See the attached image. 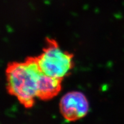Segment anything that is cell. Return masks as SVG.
<instances>
[{
  "mask_svg": "<svg viewBox=\"0 0 124 124\" xmlns=\"http://www.w3.org/2000/svg\"><path fill=\"white\" fill-rule=\"evenodd\" d=\"M41 72L35 56L8 64L5 71L7 91L24 108H29L35 105Z\"/></svg>",
  "mask_w": 124,
  "mask_h": 124,
  "instance_id": "cell-1",
  "label": "cell"
},
{
  "mask_svg": "<svg viewBox=\"0 0 124 124\" xmlns=\"http://www.w3.org/2000/svg\"><path fill=\"white\" fill-rule=\"evenodd\" d=\"M74 56L72 54L63 50L56 40L46 38L41 53L35 57L41 72L63 80L73 69Z\"/></svg>",
  "mask_w": 124,
  "mask_h": 124,
  "instance_id": "cell-2",
  "label": "cell"
},
{
  "mask_svg": "<svg viewBox=\"0 0 124 124\" xmlns=\"http://www.w3.org/2000/svg\"><path fill=\"white\" fill-rule=\"evenodd\" d=\"M60 111L65 120L75 122L84 118L89 110V103L86 95L80 91H70L62 97Z\"/></svg>",
  "mask_w": 124,
  "mask_h": 124,
  "instance_id": "cell-3",
  "label": "cell"
},
{
  "mask_svg": "<svg viewBox=\"0 0 124 124\" xmlns=\"http://www.w3.org/2000/svg\"><path fill=\"white\" fill-rule=\"evenodd\" d=\"M62 79L41 72L39 78L37 98L40 100L48 101L56 97L62 90Z\"/></svg>",
  "mask_w": 124,
  "mask_h": 124,
  "instance_id": "cell-4",
  "label": "cell"
}]
</instances>
